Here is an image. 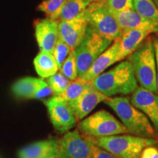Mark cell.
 Returning a JSON list of instances; mask_svg holds the SVG:
<instances>
[{"label":"cell","mask_w":158,"mask_h":158,"mask_svg":"<svg viewBox=\"0 0 158 158\" xmlns=\"http://www.w3.org/2000/svg\"><path fill=\"white\" fill-rule=\"evenodd\" d=\"M86 1H88L89 3H92V2H97L102 1V0H86Z\"/></svg>","instance_id":"33"},{"label":"cell","mask_w":158,"mask_h":158,"mask_svg":"<svg viewBox=\"0 0 158 158\" xmlns=\"http://www.w3.org/2000/svg\"><path fill=\"white\" fill-rule=\"evenodd\" d=\"M53 94H54V92H53L52 89L50 87L46 81H45L44 78H42L40 84L37 87V90L35 91L31 99H43Z\"/></svg>","instance_id":"28"},{"label":"cell","mask_w":158,"mask_h":158,"mask_svg":"<svg viewBox=\"0 0 158 158\" xmlns=\"http://www.w3.org/2000/svg\"><path fill=\"white\" fill-rule=\"evenodd\" d=\"M84 135L92 143L119 158H140L143 149L158 144V139L139 137L127 133L106 137Z\"/></svg>","instance_id":"3"},{"label":"cell","mask_w":158,"mask_h":158,"mask_svg":"<svg viewBox=\"0 0 158 158\" xmlns=\"http://www.w3.org/2000/svg\"><path fill=\"white\" fill-rule=\"evenodd\" d=\"M65 1L66 0H45L37 6V10L44 13L48 19L58 20Z\"/></svg>","instance_id":"23"},{"label":"cell","mask_w":158,"mask_h":158,"mask_svg":"<svg viewBox=\"0 0 158 158\" xmlns=\"http://www.w3.org/2000/svg\"><path fill=\"white\" fill-rule=\"evenodd\" d=\"M45 158H60L59 157L58 150H56V151H55L54 152L50 154V155L47 156V157H45Z\"/></svg>","instance_id":"32"},{"label":"cell","mask_w":158,"mask_h":158,"mask_svg":"<svg viewBox=\"0 0 158 158\" xmlns=\"http://www.w3.org/2000/svg\"><path fill=\"white\" fill-rule=\"evenodd\" d=\"M88 26L104 38L114 41L122 31L105 0L90 3L84 11Z\"/></svg>","instance_id":"5"},{"label":"cell","mask_w":158,"mask_h":158,"mask_svg":"<svg viewBox=\"0 0 158 158\" xmlns=\"http://www.w3.org/2000/svg\"><path fill=\"white\" fill-rule=\"evenodd\" d=\"M86 139H87V138H86ZM89 142L92 158H119L116 157V155H113V154L110 153L109 152L106 151V150L99 147L98 146L95 145V144L92 143L91 141H89Z\"/></svg>","instance_id":"29"},{"label":"cell","mask_w":158,"mask_h":158,"mask_svg":"<svg viewBox=\"0 0 158 158\" xmlns=\"http://www.w3.org/2000/svg\"><path fill=\"white\" fill-rule=\"evenodd\" d=\"M117 114L128 133L158 139V133L141 110L133 106L128 97H109L104 101Z\"/></svg>","instance_id":"1"},{"label":"cell","mask_w":158,"mask_h":158,"mask_svg":"<svg viewBox=\"0 0 158 158\" xmlns=\"http://www.w3.org/2000/svg\"><path fill=\"white\" fill-rule=\"evenodd\" d=\"M137 81L142 87L157 93L156 60L153 41L150 37L130 56Z\"/></svg>","instance_id":"4"},{"label":"cell","mask_w":158,"mask_h":158,"mask_svg":"<svg viewBox=\"0 0 158 158\" xmlns=\"http://www.w3.org/2000/svg\"><path fill=\"white\" fill-rule=\"evenodd\" d=\"M70 79L64 76L59 70L56 73L47 78L46 81L50 87L52 89L55 95H59L63 93L68 85L70 84Z\"/></svg>","instance_id":"24"},{"label":"cell","mask_w":158,"mask_h":158,"mask_svg":"<svg viewBox=\"0 0 158 158\" xmlns=\"http://www.w3.org/2000/svg\"><path fill=\"white\" fill-rule=\"evenodd\" d=\"M130 102L147 116L158 133V96L142 86L132 93Z\"/></svg>","instance_id":"11"},{"label":"cell","mask_w":158,"mask_h":158,"mask_svg":"<svg viewBox=\"0 0 158 158\" xmlns=\"http://www.w3.org/2000/svg\"><path fill=\"white\" fill-rule=\"evenodd\" d=\"M140 158H158V149L155 146H149L143 149Z\"/></svg>","instance_id":"30"},{"label":"cell","mask_w":158,"mask_h":158,"mask_svg":"<svg viewBox=\"0 0 158 158\" xmlns=\"http://www.w3.org/2000/svg\"><path fill=\"white\" fill-rule=\"evenodd\" d=\"M109 8L114 12H119L133 8V0H105Z\"/></svg>","instance_id":"27"},{"label":"cell","mask_w":158,"mask_h":158,"mask_svg":"<svg viewBox=\"0 0 158 158\" xmlns=\"http://www.w3.org/2000/svg\"><path fill=\"white\" fill-rule=\"evenodd\" d=\"M88 23L84 11L70 20L59 21V37L75 50L86 32Z\"/></svg>","instance_id":"10"},{"label":"cell","mask_w":158,"mask_h":158,"mask_svg":"<svg viewBox=\"0 0 158 158\" xmlns=\"http://www.w3.org/2000/svg\"><path fill=\"white\" fill-rule=\"evenodd\" d=\"M153 1H154V2H155V5L157 6V7L158 8V0H153Z\"/></svg>","instance_id":"34"},{"label":"cell","mask_w":158,"mask_h":158,"mask_svg":"<svg viewBox=\"0 0 158 158\" xmlns=\"http://www.w3.org/2000/svg\"><path fill=\"white\" fill-rule=\"evenodd\" d=\"M119 51L120 37H118L114 40L111 45L94 61L89 68L81 78L86 82H92L108 68L118 62Z\"/></svg>","instance_id":"14"},{"label":"cell","mask_w":158,"mask_h":158,"mask_svg":"<svg viewBox=\"0 0 158 158\" xmlns=\"http://www.w3.org/2000/svg\"><path fill=\"white\" fill-rule=\"evenodd\" d=\"M112 13L122 31L127 29H141L147 31L150 34L158 31L157 22L145 19L133 8L119 12L112 11Z\"/></svg>","instance_id":"15"},{"label":"cell","mask_w":158,"mask_h":158,"mask_svg":"<svg viewBox=\"0 0 158 158\" xmlns=\"http://www.w3.org/2000/svg\"><path fill=\"white\" fill-rule=\"evenodd\" d=\"M51 122L56 131L65 133L73 128L78 118L69 104L62 97L55 95L45 100Z\"/></svg>","instance_id":"8"},{"label":"cell","mask_w":158,"mask_h":158,"mask_svg":"<svg viewBox=\"0 0 158 158\" xmlns=\"http://www.w3.org/2000/svg\"><path fill=\"white\" fill-rule=\"evenodd\" d=\"M153 44L156 60V79H157V88L158 93V40H155L153 41Z\"/></svg>","instance_id":"31"},{"label":"cell","mask_w":158,"mask_h":158,"mask_svg":"<svg viewBox=\"0 0 158 158\" xmlns=\"http://www.w3.org/2000/svg\"><path fill=\"white\" fill-rule=\"evenodd\" d=\"M86 0H66L63 5L58 20L64 21L76 18L89 5Z\"/></svg>","instance_id":"20"},{"label":"cell","mask_w":158,"mask_h":158,"mask_svg":"<svg viewBox=\"0 0 158 158\" xmlns=\"http://www.w3.org/2000/svg\"><path fill=\"white\" fill-rule=\"evenodd\" d=\"M157 32H158V31H157Z\"/></svg>","instance_id":"35"},{"label":"cell","mask_w":158,"mask_h":158,"mask_svg":"<svg viewBox=\"0 0 158 158\" xmlns=\"http://www.w3.org/2000/svg\"><path fill=\"white\" fill-rule=\"evenodd\" d=\"M78 130L81 133L91 137H106L128 133L123 124L105 110H98L83 118L78 124Z\"/></svg>","instance_id":"7"},{"label":"cell","mask_w":158,"mask_h":158,"mask_svg":"<svg viewBox=\"0 0 158 158\" xmlns=\"http://www.w3.org/2000/svg\"><path fill=\"white\" fill-rule=\"evenodd\" d=\"M108 98L94 87L92 82H86L85 89L78 100L69 105L78 118L82 120L96 107Z\"/></svg>","instance_id":"12"},{"label":"cell","mask_w":158,"mask_h":158,"mask_svg":"<svg viewBox=\"0 0 158 158\" xmlns=\"http://www.w3.org/2000/svg\"><path fill=\"white\" fill-rule=\"evenodd\" d=\"M59 21L48 18L35 21V37L41 51L53 54L59 38Z\"/></svg>","instance_id":"13"},{"label":"cell","mask_w":158,"mask_h":158,"mask_svg":"<svg viewBox=\"0 0 158 158\" xmlns=\"http://www.w3.org/2000/svg\"><path fill=\"white\" fill-rule=\"evenodd\" d=\"M86 81L81 78H77L73 81H71L70 84L64 90V92L59 94L70 105L78 100L84 92Z\"/></svg>","instance_id":"22"},{"label":"cell","mask_w":158,"mask_h":158,"mask_svg":"<svg viewBox=\"0 0 158 158\" xmlns=\"http://www.w3.org/2000/svg\"><path fill=\"white\" fill-rule=\"evenodd\" d=\"M150 34L147 31L141 29H127L122 31L120 37V51L118 62L130 56Z\"/></svg>","instance_id":"16"},{"label":"cell","mask_w":158,"mask_h":158,"mask_svg":"<svg viewBox=\"0 0 158 158\" xmlns=\"http://www.w3.org/2000/svg\"><path fill=\"white\" fill-rule=\"evenodd\" d=\"M59 71L70 81H73L78 78L75 50L73 51L67 57Z\"/></svg>","instance_id":"25"},{"label":"cell","mask_w":158,"mask_h":158,"mask_svg":"<svg viewBox=\"0 0 158 158\" xmlns=\"http://www.w3.org/2000/svg\"><path fill=\"white\" fill-rule=\"evenodd\" d=\"M41 81L42 78H36L34 77H24L20 78L12 86V92L16 98L31 99Z\"/></svg>","instance_id":"19"},{"label":"cell","mask_w":158,"mask_h":158,"mask_svg":"<svg viewBox=\"0 0 158 158\" xmlns=\"http://www.w3.org/2000/svg\"><path fill=\"white\" fill-rule=\"evenodd\" d=\"M133 8L145 19L158 23V8L153 0H133Z\"/></svg>","instance_id":"21"},{"label":"cell","mask_w":158,"mask_h":158,"mask_svg":"<svg viewBox=\"0 0 158 158\" xmlns=\"http://www.w3.org/2000/svg\"><path fill=\"white\" fill-rule=\"evenodd\" d=\"M73 51L69 45L65 43L62 39L59 37L57 40L56 45H55L54 51H53V56L58 65V68L60 70L61 67L67 57L69 56L72 51Z\"/></svg>","instance_id":"26"},{"label":"cell","mask_w":158,"mask_h":158,"mask_svg":"<svg viewBox=\"0 0 158 158\" xmlns=\"http://www.w3.org/2000/svg\"><path fill=\"white\" fill-rule=\"evenodd\" d=\"M33 63L37 73L42 78H48L59 70L53 54L45 51H40Z\"/></svg>","instance_id":"18"},{"label":"cell","mask_w":158,"mask_h":158,"mask_svg":"<svg viewBox=\"0 0 158 158\" xmlns=\"http://www.w3.org/2000/svg\"><path fill=\"white\" fill-rule=\"evenodd\" d=\"M58 150V141L54 139L43 140L29 144L19 150V158H45Z\"/></svg>","instance_id":"17"},{"label":"cell","mask_w":158,"mask_h":158,"mask_svg":"<svg viewBox=\"0 0 158 158\" xmlns=\"http://www.w3.org/2000/svg\"><path fill=\"white\" fill-rule=\"evenodd\" d=\"M60 158H92L89 142L78 130L68 131L58 141Z\"/></svg>","instance_id":"9"},{"label":"cell","mask_w":158,"mask_h":158,"mask_svg":"<svg viewBox=\"0 0 158 158\" xmlns=\"http://www.w3.org/2000/svg\"><path fill=\"white\" fill-rule=\"evenodd\" d=\"M112 42L100 36L88 26L84 37L75 49L78 78L86 72L94 61L111 45Z\"/></svg>","instance_id":"6"},{"label":"cell","mask_w":158,"mask_h":158,"mask_svg":"<svg viewBox=\"0 0 158 158\" xmlns=\"http://www.w3.org/2000/svg\"><path fill=\"white\" fill-rule=\"evenodd\" d=\"M97 89L107 97L133 93L138 81L131 62L123 61L107 72L102 73L92 81Z\"/></svg>","instance_id":"2"}]
</instances>
